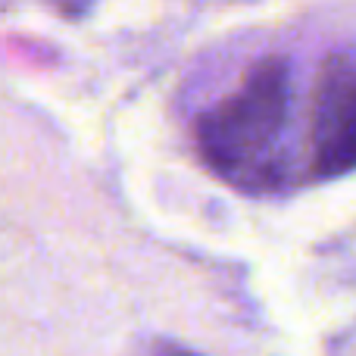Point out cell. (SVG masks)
Masks as SVG:
<instances>
[{
	"instance_id": "obj_1",
	"label": "cell",
	"mask_w": 356,
	"mask_h": 356,
	"mask_svg": "<svg viewBox=\"0 0 356 356\" xmlns=\"http://www.w3.org/2000/svg\"><path fill=\"white\" fill-rule=\"evenodd\" d=\"M291 110V72L278 56H266L247 79L207 110L194 125L200 160L222 181L247 194H263L282 181V135Z\"/></svg>"
},
{
	"instance_id": "obj_2",
	"label": "cell",
	"mask_w": 356,
	"mask_h": 356,
	"mask_svg": "<svg viewBox=\"0 0 356 356\" xmlns=\"http://www.w3.org/2000/svg\"><path fill=\"white\" fill-rule=\"evenodd\" d=\"M313 175L338 178L356 169V63L334 56L325 63L309 116Z\"/></svg>"
}]
</instances>
